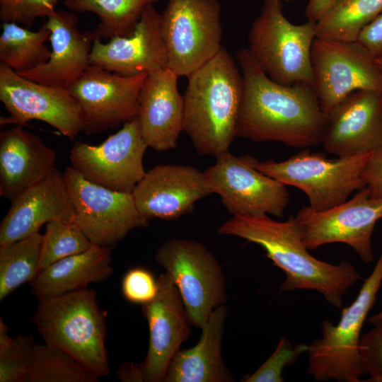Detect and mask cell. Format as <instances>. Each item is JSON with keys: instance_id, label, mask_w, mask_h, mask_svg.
<instances>
[{"instance_id": "6da1fadb", "label": "cell", "mask_w": 382, "mask_h": 382, "mask_svg": "<svg viewBox=\"0 0 382 382\" xmlns=\"http://www.w3.org/2000/svg\"><path fill=\"white\" fill-rule=\"evenodd\" d=\"M236 59L243 81L236 137L299 149L322 144L327 117L311 86H287L272 81L247 48L237 52Z\"/></svg>"}, {"instance_id": "7a4b0ae2", "label": "cell", "mask_w": 382, "mask_h": 382, "mask_svg": "<svg viewBox=\"0 0 382 382\" xmlns=\"http://www.w3.org/2000/svg\"><path fill=\"white\" fill-rule=\"evenodd\" d=\"M217 233L261 246L266 256L285 274L282 291L313 290L331 306L342 308L344 296L361 279L349 262L330 264L312 256L292 215L284 221L268 216H233L218 228Z\"/></svg>"}, {"instance_id": "3957f363", "label": "cell", "mask_w": 382, "mask_h": 382, "mask_svg": "<svg viewBox=\"0 0 382 382\" xmlns=\"http://www.w3.org/2000/svg\"><path fill=\"white\" fill-rule=\"evenodd\" d=\"M183 131L199 155L229 151L243 94V76L224 46L187 76Z\"/></svg>"}, {"instance_id": "277c9868", "label": "cell", "mask_w": 382, "mask_h": 382, "mask_svg": "<svg viewBox=\"0 0 382 382\" xmlns=\"http://www.w3.org/2000/svg\"><path fill=\"white\" fill-rule=\"evenodd\" d=\"M32 320L45 343L75 358L98 377L110 374L105 315L87 287L38 301Z\"/></svg>"}, {"instance_id": "5b68a950", "label": "cell", "mask_w": 382, "mask_h": 382, "mask_svg": "<svg viewBox=\"0 0 382 382\" xmlns=\"http://www.w3.org/2000/svg\"><path fill=\"white\" fill-rule=\"evenodd\" d=\"M316 23L294 24L284 16L282 0H263L248 34V50L262 71L283 85L313 87L311 52Z\"/></svg>"}, {"instance_id": "8992f818", "label": "cell", "mask_w": 382, "mask_h": 382, "mask_svg": "<svg viewBox=\"0 0 382 382\" xmlns=\"http://www.w3.org/2000/svg\"><path fill=\"white\" fill-rule=\"evenodd\" d=\"M382 282V252L354 301L343 308L337 325L321 323V337L308 345L307 373L316 381L361 382V330Z\"/></svg>"}, {"instance_id": "52a82bcc", "label": "cell", "mask_w": 382, "mask_h": 382, "mask_svg": "<svg viewBox=\"0 0 382 382\" xmlns=\"http://www.w3.org/2000/svg\"><path fill=\"white\" fill-rule=\"evenodd\" d=\"M372 154L328 158L306 149L283 161L256 159L255 167L285 185L301 190L312 209L323 211L345 202L352 192L366 187L362 173Z\"/></svg>"}, {"instance_id": "ba28073f", "label": "cell", "mask_w": 382, "mask_h": 382, "mask_svg": "<svg viewBox=\"0 0 382 382\" xmlns=\"http://www.w3.org/2000/svg\"><path fill=\"white\" fill-rule=\"evenodd\" d=\"M155 260L176 285L193 325L201 328L213 311L226 302L221 265L200 242L169 239L158 248Z\"/></svg>"}, {"instance_id": "9c48e42d", "label": "cell", "mask_w": 382, "mask_h": 382, "mask_svg": "<svg viewBox=\"0 0 382 382\" xmlns=\"http://www.w3.org/2000/svg\"><path fill=\"white\" fill-rule=\"evenodd\" d=\"M161 28L168 67L188 76L221 48L222 25L218 0H168L161 13Z\"/></svg>"}, {"instance_id": "30bf717a", "label": "cell", "mask_w": 382, "mask_h": 382, "mask_svg": "<svg viewBox=\"0 0 382 382\" xmlns=\"http://www.w3.org/2000/svg\"><path fill=\"white\" fill-rule=\"evenodd\" d=\"M256 159L250 155L238 156L224 152L204 171L207 183L232 216L282 218L290 194L285 185L255 167Z\"/></svg>"}, {"instance_id": "8fae6325", "label": "cell", "mask_w": 382, "mask_h": 382, "mask_svg": "<svg viewBox=\"0 0 382 382\" xmlns=\"http://www.w3.org/2000/svg\"><path fill=\"white\" fill-rule=\"evenodd\" d=\"M311 62L313 88L326 116L356 91L382 92V69L376 58L357 42L316 37Z\"/></svg>"}, {"instance_id": "7c38bea8", "label": "cell", "mask_w": 382, "mask_h": 382, "mask_svg": "<svg viewBox=\"0 0 382 382\" xmlns=\"http://www.w3.org/2000/svg\"><path fill=\"white\" fill-rule=\"evenodd\" d=\"M308 250L341 243L350 246L365 263L374 259L371 236L382 219V199L373 198L366 187L349 200L323 211L303 207L294 216Z\"/></svg>"}, {"instance_id": "4fadbf2b", "label": "cell", "mask_w": 382, "mask_h": 382, "mask_svg": "<svg viewBox=\"0 0 382 382\" xmlns=\"http://www.w3.org/2000/svg\"><path fill=\"white\" fill-rule=\"evenodd\" d=\"M63 176L74 207L75 223L91 243L112 247L132 230L149 226L132 193L92 183L72 166L64 170Z\"/></svg>"}, {"instance_id": "5bb4252c", "label": "cell", "mask_w": 382, "mask_h": 382, "mask_svg": "<svg viewBox=\"0 0 382 382\" xmlns=\"http://www.w3.org/2000/svg\"><path fill=\"white\" fill-rule=\"evenodd\" d=\"M147 147L135 117L98 145L75 141L69 160L71 166L91 182L132 193L146 173L143 158Z\"/></svg>"}, {"instance_id": "9a60e30c", "label": "cell", "mask_w": 382, "mask_h": 382, "mask_svg": "<svg viewBox=\"0 0 382 382\" xmlns=\"http://www.w3.org/2000/svg\"><path fill=\"white\" fill-rule=\"evenodd\" d=\"M0 100L9 115L1 117V126H23L37 120L73 139L83 132L81 108L69 89L29 80L0 63Z\"/></svg>"}, {"instance_id": "2e32d148", "label": "cell", "mask_w": 382, "mask_h": 382, "mask_svg": "<svg viewBox=\"0 0 382 382\" xmlns=\"http://www.w3.org/2000/svg\"><path fill=\"white\" fill-rule=\"evenodd\" d=\"M147 75L123 76L89 64L68 88L81 108L83 132L101 133L137 117L139 96Z\"/></svg>"}, {"instance_id": "e0dca14e", "label": "cell", "mask_w": 382, "mask_h": 382, "mask_svg": "<svg viewBox=\"0 0 382 382\" xmlns=\"http://www.w3.org/2000/svg\"><path fill=\"white\" fill-rule=\"evenodd\" d=\"M212 194L204 172L187 165L158 164L149 170L132 192L146 219L175 220L191 212L195 203Z\"/></svg>"}, {"instance_id": "ac0fdd59", "label": "cell", "mask_w": 382, "mask_h": 382, "mask_svg": "<svg viewBox=\"0 0 382 382\" xmlns=\"http://www.w3.org/2000/svg\"><path fill=\"white\" fill-rule=\"evenodd\" d=\"M322 145L337 157L372 154L382 148V92L352 93L326 116Z\"/></svg>"}, {"instance_id": "d6986e66", "label": "cell", "mask_w": 382, "mask_h": 382, "mask_svg": "<svg viewBox=\"0 0 382 382\" xmlns=\"http://www.w3.org/2000/svg\"><path fill=\"white\" fill-rule=\"evenodd\" d=\"M158 292L142 305L149 330L146 357L141 363L144 381L163 382L169 365L190 335L189 319L180 294L166 273L158 277Z\"/></svg>"}, {"instance_id": "ffe728a7", "label": "cell", "mask_w": 382, "mask_h": 382, "mask_svg": "<svg viewBox=\"0 0 382 382\" xmlns=\"http://www.w3.org/2000/svg\"><path fill=\"white\" fill-rule=\"evenodd\" d=\"M90 64L123 76L149 74L169 68L161 33V13L154 5H149L130 35L115 36L108 42L94 39Z\"/></svg>"}, {"instance_id": "44dd1931", "label": "cell", "mask_w": 382, "mask_h": 382, "mask_svg": "<svg viewBox=\"0 0 382 382\" xmlns=\"http://www.w3.org/2000/svg\"><path fill=\"white\" fill-rule=\"evenodd\" d=\"M76 212L63 173L55 168L47 177L11 202L0 225V245L38 233L54 219L75 222Z\"/></svg>"}, {"instance_id": "7402d4cb", "label": "cell", "mask_w": 382, "mask_h": 382, "mask_svg": "<svg viewBox=\"0 0 382 382\" xmlns=\"http://www.w3.org/2000/svg\"><path fill=\"white\" fill-rule=\"evenodd\" d=\"M51 54L45 64L19 75L44 85L69 88L90 64L94 40L92 32L82 33L73 11L55 10L47 17Z\"/></svg>"}, {"instance_id": "603a6c76", "label": "cell", "mask_w": 382, "mask_h": 382, "mask_svg": "<svg viewBox=\"0 0 382 382\" xmlns=\"http://www.w3.org/2000/svg\"><path fill=\"white\" fill-rule=\"evenodd\" d=\"M178 76L169 68L148 74L141 88L137 119L148 147L166 151L177 146L183 131V96Z\"/></svg>"}, {"instance_id": "cb8c5ba5", "label": "cell", "mask_w": 382, "mask_h": 382, "mask_svg": "<svg viewBox=\"0 0 382 382\" xmlns=\"http://www.w3.org/2000/svg\"><path fill=\"white\" fill-rule=\"evenodd\" d=\"M57 154L37 135L16 126L0 134V195L11 202L47 177Z\"/></svg>"}, {"instance_id": "d4e9b609", "label": "cell", "mask_w": 382, "mask_h": 382, "mask_svg": "<svg viewBox=\"0 0 382 382\" xmlns=\"http://www.w3.org/2000/svg\"><path fill=\"white\" fill-rule=\"evenodd\" d=\"M227 308H216L201 328L198 342L173 357L165 382H231L233 377L221 357Z\"/></svg>"}, {"instance_id": "484cf974", "label": "cell", "mask_w": 382, "mask_h": 382, "mask_svg": "<svg viewBox=\"0 0 382 382\" xmlns=\"http://www.w3.org/2000/svg\"><path fill=\"white\" fill-rule=\"evenodd\" d=\"M111 248L93 243L84 252L51 264L30 283L33 295L40 301L107 280L113 272Z\"/></svg>"}, {"instance_id": "4316f807", "label": "cell", "mask_w": 382, "mask_h": 382, "mask_svg": "<svg viewBox=\"0 0 382 382\" xmlns=\"http://www.w3.org/2000/svg\"><path fill=\"white\" fill-rule=\"evenodd\" d=\"M160 0H64V6L76 12L96 14L100 23L93 35L94 39H110L130 35L144 9Z\"/></svg>"}, {"instance_id": "83f0119b", "label": "cell", "mask_w": 382, "mask_h": 382, "mask_svg": "<svg viewBox=\"0 0 382 382\" xmlns=\"http://www.w3.org/2000/svg\"><path fill=\"white\" fill-rule=\"evenodd\" d=\"M0 62L17 73L33 69L47 62L51 50L45 45L51 31L46 23L33 31L15 22H3Z\"/></svg>"}, {"instance_id": "f1b7e54d", "label": "cell", "mask_w": 382, "mask_h": 382, "mask_svg": "<svg viewBox=\"0 0 382 382\" xmlns=\"http://www.w3.org/2000/svg\"><path fill=\"white\" fill-rule=\"evenodd\" d=\"M381 12L382 0H340L316 23V37L356 42Z\"/></svg>"}, {"instance_id": "f546056e", "label": "cell", "mask_w": 382, "mask_h": 382, "mask_svg": "<svg viewBox=\"0 0 382 382\" xmlns=\"http://www.w3.org/2000/svg\"><path fill=\"white\" fill-rule=\"evenodd\" d=\"M42 237L38 232L0 245V301L36 277L40 272Z\"/></svg>"}, {"instance_id": "4dcf8cb0", "label": "cell", "mask_w": 382, "mask_h": 382, "mask_svg": "<svg viewBox=\"0 0 382 382\" xmlns=\"http://www.w3.org/2000/svg\"><path fill=\"white\" fill-rule=\"evenodd\" d=\"M99 377L68 353L34 344L23 382H98Z\"/></svg>"}, {"instance_id": "1f68e13d", "label": "cell", "mask_w": 382, "mask_h": 382, "mask_svg": "<svg viewBox=\"0 0 382 382\" xmlns=\"http://www.w3.org/2000/svg\"><path fill=\"white\" fill-rule=\"evenodd\" d=\"M42 235L40 272L61 259L87 250L93 244L75 222L60 219L47 223Z\"/></svg>"}, {"instance_id": "d6a6232c", "label": "cell", "mask_w": 382, "mask_h": 382, "mask_svg": "<svg viewBox=\"0 0 382 382\" xmlns=\"http://www.w3.org/2000/svg\"><path fill=\"white\" fill-rule=\"evenodd\" d=\"M8 331L0 318V382H23L35 342L32 336L12 338Z\"/></svg>"}, {"instance_id": "836d02e7", "label": "cell", "mask_w": 382, "mask_h": 382, "mask_svg": "<svg viewBox=\"0 0 382 382\" xmlns=\"http://www.w3.org/2000/svg\"><path fill=\"white\" fill-rule=\"evenodd\" d=\"M307 350L308 345L300 343L294 347L287 338L283 337L267 359L255 372L245 375L241 381L283 382L284 368L296 361Z\"/></svg>"}, {"instance_id": "e575fe53", "label": "cell", "mask_w": 382, "mask_h": 382, "mask_svg": "<svg viewBox=\"0 0 382 382\" xmlns=\"http://www.w3.org/2000/svg\"><path fill=\"white\" fill-rule=\"evenodd\" d=\"M59 0H0L3 22H15L30 27L37 18L48 17Z\"/></svg>"}, {"instance_id": "d590c367", "label": "cell", "mask_w": 382, "mask_h": 382, "mask_svg": "<svg viewBox=\"0 0 382 382\" xmlns=\"http://www.w3.org/2000/svg\"><path fill=\"white\" fill-rule=\"evenodd\" d=\"M122 293L132 303L144 305L152 301L158 292V279L149 270L136 267L123 276Z\"/></svg>"}, {"instance_id": "8d00e7d4", "label": "cell", "mask_w": 382, "mask_h": 382, "mask_svg": "<svg viewBox=\"0 0 382 382\" xmlns=\"http://www.w3.org/2000/svg\"><path fill=\"white\" fill-rule=\"evenodd\" d=\"M359 359L366 382H382V332L371 329L361 335Z\"/></svg>"}, {"instance_id": "74e56055", "label": "cell", "mask_w": 382, "mask_h": 382, "mask_svg": "<svg viewBox=\"0 0 382 382\" xmlns=\"http://www.w3.org/2000/svg\"><path fill=\"white\" fill-rule=\"evenodd\" d=\"M362 178L371 197L382 199V148L373 153L364 169Z\"/></svg>"}, {"instance_id": "f35d334b", "label": "cell", "mask_w": 382, "mask_h": 382, "mask_svg": "<svg viewBox=\"0 0 382 382\" xmlns=\"http://www.w3.org/2000/svg\"><path fill=\"white\" fill-rule=\"evenodd\" d=\"M356 42L375 58L382 57V12L362 30Z\"/></svg>"}, {"instance_id": "ab89813d", "label": "cell", "mask_w": 382, "mask_h": 382, "mask_svg": "<svg viewBox=\"0 0 382 382\" xmlns=\"http://www.w3.org/2000/svg\"><path fill=\"white\" fill-rule=\"evenodd\" d=\"M340 0H308L305 16L308 21L317 23Z\"/></svg>"}, {"instance_id": "60d3db41", "label": "cell", "mask_w": 382, "mask_h": 382, "mask_svg": "<svg viewBox=\"0 0 382 382\" xmlns=\"http://www.w3.org/2000/svg\"><path fill=\"white\" fill-rule=\"evenodd\" d=\"M117 376L122 381H144L141 364H122L117 371Z\"/></svg>"}, {"instance_id": "b9f144b4", "label": "cell", "mask_w": 382, "mask_h": 382, "mask_svg": "<svg viewBox=\"0 0 382 382\" xmlns=\"http://www.w3.org/2000/svg\"><path fill=\"white\" fill-rule=\"evenodd\" d=\"M366 321L373 326V330L382 332V310L366 319Z\"/></svg>"}, {"instance_id": "7bdbcfd3", "label": "cell", "mask_w": 382, "mask_h": 382, "mask_svg": "<svg viewBox=\"0 0 382 382\" xmlns=\"http://www.w3.org/2000/svg\"><path fill=\"white\" fill-rule=\"evenodd\" d=\"M379 66H381V68L382 69V57L381 58H378V59H376Z\"/></svg>"}, {"instance_id": "ee69618b", "label": "cell", "mask_w": 382, "mask_h": 382, "mask_svg": "<svg viewBox=\"0 0 382 382\" xmlns=\"http://www.w3.org/2000/svg\"><path fill=\"white\" fill-rule=\"evenodd\" d=\"M292 0H282V1H286V2H289V1H291Z\"/></svg>"}]
</instances>
